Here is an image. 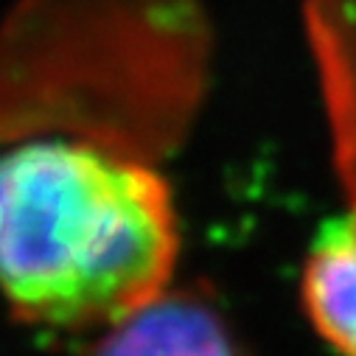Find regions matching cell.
Masks as SVG:
<instances>
[{"instance_id":"2","label":"cell","mask_w":356,"mask_h":356,"mask_svg":"<svg viewBox=\"0 0 356 356\" xmlns=\"http://www.w3.org/2000/svg\"><path fill=\"white\" fill-rule=\"evenodd\" d=\"M314 331L337 350L356 353V205L320 225L300 281Z\"/></svg>"},{"instance_id":"3","label":"cell","mask_w":356,"mask_h":356,"mask_svg":"<svg viewBox=\"0 0 356 356\" xmlns=\"http://www.w3.org/2000/svg\"><path fill=\"white\" fill-rule=\"evenodd\" d=\"M93 348L121 353H230L236 350L225 317L197 295L160 292L115 325Z\"/></svg>"},{"instance_id":"1","label":"cell","mask_w":356,"mask_h":356,"mask_svg":"<svg viewBox=\"0 0 356 356\" xmlns=\"http://www.w3.org/2000/svg\"><path fill=\"white\" fill-rule=\"evenodd\" d=\"M174 197L146 154L34 138L0 154V295L37 328H110L168 289Z\"/></svg>"}]
</instances>
